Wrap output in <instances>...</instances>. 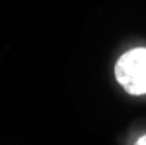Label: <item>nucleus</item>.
<instances>
[{"label":"nucleus","mask_w":146,"mask_h":145,"mask_svg":"<svg viewBox=\"0 0 146 145\" xmlns=\"http://www.w3.org/2000/svg\"><path fill=\"white\" fill-rule=\"evenodd\" d=\"M131 143H137V145H146V131L144 133H141V135H137Z\"/></svg>","instance_id":"f03ea898"},{"label":"nucleus","mask_w":146,"mask_h":145,"mask_svg":"<svg viewBox=\"0 0 146 145\" xmlns=\"http://www.w3.org/2000/svg\"><path fill=\"white\" fill-rule=\"evenodd\" d=\"M115 79L131 96H146V46H132L115 61Z\"/></svg>","instance_id":"f257e3e1"}]
</instances>
